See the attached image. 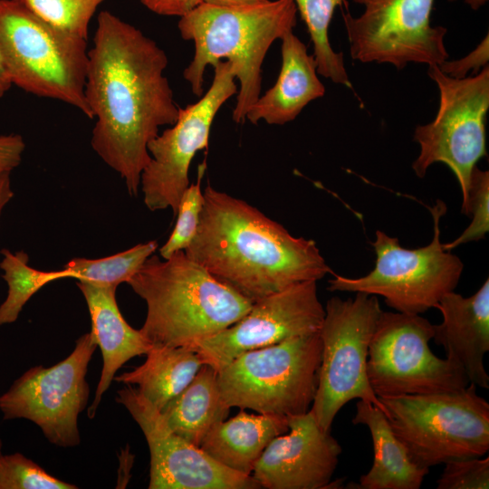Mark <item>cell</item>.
<instances>
[{
	"label": "cell",
	"instance_id": "22",
	"mask_svg": "<svg viewBox=\"0 0 489 489\" xmlns=\"http://www.w3.org/2000/svg\"><path fill=\"white\" fill-rule=\"evenodd\" d=\"M354 425L368 427L373 443L374 460L368 473L361 475L356 488L418 489L429 469L417 465L392 431L384 412L371 402L360 399L356 404Z\"/></svg>",
	"mask_w": 489,
	"mask_h": 489
},
{
	"label": "cell",
	"instance_id": "40",
	"mask_svg": "<svg viewBox=\"0 0 489 489\" xmlns=\"http://www.w3.org/2000/svg\"><path fill=\"white\" fill-rule=\"evenodd\" d=\"M2 449H3V442H2V440L0 438V457L3 455Z\"/></svg>",
	"mask_w": 489,
	"mask_h": 489
},
{
	"label": "cell",
	"instance_id": "7",
	"mask_svg": "<svg viewBox=\"0 0 489 489\" xmlns=\"http://www.w3.org/2000/svg\"><path fill=\"white\" fill-rule=\"evenodd\" d=\"M430 211L434 232L427 245L404 248L397 237L377 230L376 239L371 243L376 254L373 270L358 278L332 272L328 290L382 296L388 306L408 314H420L436 308L445 294L455 291L464 264L440 242L439 223L446 212V204L438 200Z\"/></svg>",
	"mask_w": 489,
	"mask_h": 489
},
{
	"label": "cell",
	"instance_id": "39",
	"mask_svg": "<svg viewBox=\"0 0 489 489\" xmlns=\"http://www.w3.org/2000/svg\"><path fill=\"white\" fill-rule=\"evenodd\" d=\"M450 2L456 0H448ZM466 5H468L473 10H478L480 7L484 5L488 0H464Z\"/></svg>",
	"mask_w": 489,
	"mask_h": 489
},
{
	"label": "cell",
	"instance_id": "1",
	"mask_svg": "<svg viewBox=\"0 0 489 489\" xmlns=\"http://www.w3.org/2000/svg\"><path fill=\"white\" fill-rule=\"evenodd\" d=\"M88 57L84 92L97 119L91 145L121 177L129 194L138 196L150 160L148 144L178 116L164 74L168 56L139 29L102 11Z\"/></svg>",
	"mask_w": 489,
	"mask_h": 489
},
{
	"label": "cell",
	"instance_id": "26",
	"mask_svg": "<svg viewBox=\"0 0 489 489\" xmlns=\"http://www.w3.org/2000/svg\"><path fill=\"white\" fill-rule=\"evenodd\" d=\"M345 0H294L313 43L317 72L334 83L351 88L342 53L333 51L329 41V25L337 6Z\"/></svg>",
	"mask_w": 489,
	"mask_h": 489
},
{
	"label": "cell",
	"instance_id": "25",
	"mask_svg": "<svg viewBox=\"0 0 489 489\" xmlns=\"http://www.w3.org/2000/svg\"><path fill=\"white\" fill-rule=\"evenodd\" d=\"M0 269L8 286L7 296L0 304V326L14 322L24 306L42 287L64 279L62 270L41 271L31 267L24 251L1 250Z\"/></svg>",
	"mask_w": 489,
	"mask_h": 489
},
{
	"label": "cell",
	"instance_id": "12",
	"mask_svg": "<svg viewBox=\"0 0 489 489\" xmlns=\"http://www.w3.org/2000/svg\"><path fill=\"white\" fill-rule=\"evenodd\" d=\"M97 346L91 331L77 339L64 360L51 367L38 365L26 370L0 396L3 418L34 423L53 445L78 446V417L90 395L86 374Z\"/></svg>",
	"mask_w": 489,
	"mask_h": 489
},
{
	"label": "cell",
	"instance_id": "11",
	"mask_svg": "<svg viewBox=\"0 0 489 489\" xmlns=\"http://www.w3.org/2000/svg\"><path fill=\"white\" fill-rule=\"evenodd\" d=\"M433 324L420 314L381 311L369 346L367 376L378 398L465 388L464 369L429 347Z\"/></svg>",
	"mask_w": 489,
	"mask_h": 489
},
{
	"label": "cell",
	"instance_id": "28",
	"mask_svg": "<svg viewBox=\"0 0 489 489\" xmlns=\"http://www.w3.org/2000/svg\"><path fill=\"white\" fill-rule=\"evenodd\" d=\"M51 25L88 39V27L103 0H21Z\"/></svg>",
	"mask_w": 489,
	"mask_h": 489
},
{
	"label": "cell",
	"instance_id": "29",
	"mask_svg": "<svg viewBox=\"0 0 489 489\" xmlns=\"http://www.w3.org/2000/svg\"><path fill=\"white\" fill-rule=\"evenodd\" d=\"M206 168L205 162L198 166L196 183L189 184L181 196L176 225L167 240L159 248L161 258L166 259L178 251H184L194 239L204 206V193L201 191V179Z\"/></svg>",
	"mask_w": 489,
	"mask_h": 489
},
{
	"label": "cell",
	"instance_id": "18",
	"mask_svg": "<svg viewBox=\"0 0 489 489\" xmlns=\"http://www.w3.org/2000/svg\"><path fill=\"white\" fill-rule=\"evenodd\" d=\"M436 309L443 321L433 324L432 340L446 351V358L461 367L470 382L489 388L484 363L489 350V280L471 296L455 291L445 294Z\"/></svg>",
	"mask_w": 489,
	"mask_h": 489
},
{
	"label": "cell",
	"instance_id": "16",
	"mask_svg": "<svg viewBox=\"0 0 489 489\" xmlns=\"http://www.w3.org/2000/svg\"><path fill=\"white\" fill-rule=\"evenodd\" d=\"M139 426L150 453L149 489H258L252 475L228 469L172 431L157 409L134 386L117 391Z\"/></svg>",
	"mask_w": 489,
	"mask_h": 489
},
{
	"label": "cell",
	"instance_id": "24",
	"mask_svg": "<svg viewBox=\"0 0 489 489\" xmlns=\"http://www.w3.org/2000/svg\"><path fill=\"white\" fill-rule=\"evenodd\" d=\"M143 364L114 379L137 389L159 411L193 379L204 364L187 347L152 345Z\"/></svg>",
	"mask_w": 489,
	"mask_h": 489
},
{
	"label": "cell",
	"instance_id": "30",
	"mask_svg": "<svg viewBox=\"0 0 489 489\" xmlns=\"http://www.w3.org/2000/svg\"><path fill=\"white\" fill-rule=\"evenodd\" d=\"M21 453L0 457V489H77Z\"/></svg>",
	"mask_w": 489,
	"mask_h": 489
},
{
	"label": "cell",
	"instance_id": "21",
	"mask_svg": "<svg viewBox=\"0 0 489 489\" xmlns=\"http://www.w3.org/2000/svg\"><path fill=\"white\" fill-rule=\"evenodd\" d=\"M289 430L287 417L248 414L244 409L215 425L199 447L221 465L252 475L261 455L276 436Z\"/></svg>",
	"mask_w": 489,
	"mask_h": 489
},
{
	"label": "cell",
	"instance_id": "33",
	"mask_svg": "<svg viewBox=\"0 0 489 489\" xmlns=\"http://www.w3.org/2000/svg\"><path fill=\"white\" fill-rule=\"evenodd\" d=\"M488 58L489 38L487 34L475 49L464 58L456 61L446 60L437 66L446 75L455 79H463L469 72L473 71L474 73H478L480 68L487 66Z\"/></svg>",
	"mask_w": 489,
	"mask_h": 489
},
{
	"label": "cell",
	"instance_id": "37",
	"mask_svg": "<svg viewBox=\"0 0 489 489\" xmlns=\"http://www.w3.org/2000/svg\"><path fill=\"white\" fill-rule=\"evenodd\" d=\"M265 1L267 0H202V3H207L210 5L220 6H240L255 5Z\"/></svg>",
	"mask_w": 489,
	"mask_h": 489
},
{
	"label": "cell",
	"instance_id": "27",
	"mask_svg": "<svg viewBox=\"0 0 489 489\" xmlns=\"http://www.w3.org/2000/svg\"><path fill=\"white\" fill-rule=\"evenodd\" d=\"M158 247L153 240L102 258H73L62 267L63 277L118 287L128 283Z\"/></svg>",
	"mask_w": 489,
	"mask_h": 489
},
{
	"label": "cell",
	"instance_id": "14",
	"mask_svg": "<svg viewBox=\"0 0 489 489\" xmlns=\"http://www.w3.org/2000/svg\"><path fill=\"white\" fill-rule=\"evenodd\" d=\"M434 1L353 0L364 7L357 17L345 2L343 20L351 58L363 63H389L398 70L409 62L430 66L446 61L447 30L430 23Z\"/></svg>",
	"mask_w": 489,
	"mask_h": 489
},
{
	"label": "cell",
	"instance_id": "4",
	"mask_svg": "<svg viewBox=\"0 0 489 489\" xmlns=\"http://www.w3.org/2000/svg\"><path fill=\"white\" fill-rule=\"evenodd\" d=\"M147 304L139 329L152 345L187 347L241 319L253 302L178 251L149 256L127 283Z\"/></svg>",
	"mask_w": 489,
	"mask_h": 489
},
{
	"label": "cell",
	"instance_id": "10",
	"mask_svg": "<svg viewBox=\"0 0 489 489\" xmlns=\"http://www.w3.org/2000/svg\"><path fill=\"white\" fill-rule=\"evenodd\" d=\"M427 73L438 87L439 107L433 121L415 129L413 138L419 154L412 168L423 177L434 163L446 165L459 183L465 214L472 171L486 156L489 68L463 79L446 75L437 65L428 66Z\"/></svg>",
	"mask_w": 489,
	"mask_h": 489
},
{
	"label": "cell",
	"instance_id": "31",
	"mask_svg": "<svg viewBox=\"0 0 489 489\" xmlns=\"http://www.w3.org/2000/svg\"><path fill=\"white\" fill-rule=\"evenodd\" d=\"M465 215H472L470 225L456 239L443 244L446 250L451 251L461 244L479 241L484 238L489 231V172L476 166L470 177Z\"/></svg>",
	"mask_w": 489,
	"mask_h": 489
},
{
	"label": "cell",
	"instance_id": "13",
	"mask_svg": "<svg viewBox=\"0 0 489 489\" xmlns=\"http://www.w3.org/2000/svg\"><path fill=\"white\" fill-rule=\"evenodd\" d=\"M204 94L186 108L148 144L150 160L140 177L145 206L150 211L170 208L176 217L182 194L189 186L188 171L197 151L207 149L213 120L223 104L237 93L233 65L219 61Z\"/></svg>",
	"mask_w": 489,
	"mask_h": 489
},
{
	"label": "cell",
	"instance_id": "3",
	"mask_svg": "<svg viewBox=\"0 0 489 489\" xmlns=\"http://www.w3.org/2000/svg\"><path fill=\"white\" fill-rule=\"evenodd\" d=\"M297 12L294 0H267L240 6L201 3L179 17L181 37L195 44L193 59L183 72L192 92L200 97L206 66L225 59L239 81L232 118L244 123L260 97L266 53L275 40L292 31Z\"/></svg>",
	"mask_w": 489,
	"mask_h": 489
},
{
	"label": "cell",
	"instance_id": "6",
	"mask_svg": "<svg viewBox=\"0 0 489 489\" xmlns=\"http://www.w3.org/2000/svg\"><path fill=\"white\" fill-rule=\"evenodd\" d=\"M470 382L442 393L379 398L389 426L421 467L480 457L489 450V403Z\"/></svg>",
	"mask_w": 489,
	"mask_h": 489
},
{
	"label": "cell",
	"instance_id": "15",
	"mask_svg": "<svg viewBox=\"0 0 489 489\" xmlns=\"http://www.w3.org/2000/svg\"><path fill=\"white\" fill-rule=\"evenodd\" d=\"M324 314L317 282H302L254 302L237 321L187 348L219 371L244 352L319 332Z\"/></svg>",
	"mask_w": 489,
	"mask_h": 489
},
{
	"label": "cell",
	"instance_id": "17",
	"mask_svg": "<svg viewBox=\"0 0 489 489\" xmlns=\"http://www.w3.org/2000/svg\"><path fill=\"white\" fill-rule=\"evenodd\" d=\"M289 430L274 437L252 476L261 488L323 489L331 481L341 446L312 412L287 417Z\"/></svg>",
	"mask_w": 489,
	"mask_h": 489
},
{
	"label": "cell",
	"instance_id": "9",
	"mask_svg": "<svg viewBox=\"0 0 489 489\" xmlns=\"http://www.w3.org/2000/svg\"><path fill=\"white\" fill-rule=\"evenodd\" d=\"M324 310L318 384L310 410L320 427L331 432L340 409L355 398L371 402L385 414L367 376L369 346L382 310L376 295L364 292L346 300L331 297Z\"/></svg>",
	"mask_w": 489,
	"mask_h": 489
},
{
	"label": "cell",
	"instance_id": "35",
	"mask_svg": "<svg viewBox=\"0 0 489 489\" xmlns=\"http://www.w3.org/2000/svg\"><path fill=\"white\" fill-rule=\"evenodd\" d=\"M150 11L160 15L181 17L202 3V0H140Z\"/></svg>",
	"mask_w": 489,
	"mask_h": 489
},
{
	"label": "cell",
	"instance_id": "36",
	"mask_svg": "<svg viewBox=\"0 0 489 489\" xmlns=\"http://www.w3.org/2000/svg\"><path fill=\"white\" fill-rule=\"evenodd\" d=\"M10 173L11 172L0 171V216L4 207L14 197V191L11 187Z\"/></svg>",
	"mask_w": 489,
	"mask_h": 489
},
{
	"label": "cell",
	"instance_id": "38",
	"mask_svg": "<svg viewBox=\"0 0 489 489\" xmlns=\"http://www.w3.org/2000/svg\"><path fill=\"white\" fill-rule=\"evenodd\" d=\"M12 85L10 76L0 54V99L9 91Z\"/></svg>",
	"mask_w": 489,
	"mask_h": 489
},
{
	"label": "cell",
	"instance_id": "20",
	"mask_svg": "<svg viewBox=\"0 0 489 489\" xmlns=\"http://www.w3.org/2000/svg\"><path fill=\"white\" fill-rule=\"evenodd\" d=\"M281 40L282 66L277 81L248 110L246 120L251 123L264 120L270 125H283L325 93L314 57L308 53L306 45L292 31Z\"/></svg>",
	"mask_w": 489,
	"mask_h": 489
},
{
	"label": "cell",
	"instance_id": "5",
	"mask_svg": "<svg viewBox=\"0 0 489 489\" xmlns=\"http://www.w3.org/2000/svg\"><path fill=\"white\" fill-rule=\"evenodd\" d=\"M0 54L13 85L93 119L84 92L86 39L51 25L21 0H0Z\"/></svg>",
	"mask_w": 489,
	"mask_h": 489
},
{
	"label": "cell",
	"instance_id": "34",
	"mask_svg": "<svg viewBox=\"0 0 489 489\" xmlns=\"http://www.w3.org/2000/svg\"><path fill=\"white\" fill-rule=\"evenodd\" d=\"M24 149L25 143L21 135L0 136V171L12 172L18 167Z\"/></svg>",
	"mask_w": 489,
	"mask_h": 489
},
{
	"label": "cell",
	"instance_id": "32",
	"mask_svg": "<svg viewBox=\"0 0 489 489\" xmlns=\"http://www.w3.org/2000/svg\"><path fill=\"white\" fill-rule=\"evenodd\" d=\"M437 489H488L489 457L450 460L436 481Z\"/></svg>",
	"mask_w": 489,
	"mask_h": 489
},
{
	"label": "cell",
	"instance_id": "19",
	"mask_svg": "<svg viewBox=\"0 0 489 489\" xmlns=\"http://www.w3.org/2000/svg\"><path fill=\"white\" fill-rule=\"evenodd\" d=\"M91 316V331L102 354V369L94 398L88 408V417L93 418L103 394L116 372L130 359L146 355L152 344L139 330L133 329L123 318L116 301L115 286L77 281Z\"/></svg>",
	"mask_w": 489,
	"mask_h": 489
},
{
	"label": "cell",
	"instance_id": "23",
	"mask_svg": "<svg viewBox=\"0 0 489 489\" xmlns=\"http://www.w3.org/2000/svg\"><path fill=\"white\" fill-rule=\"evenodd\" d=\"M229 410L220 392L217 371L203 364L190 383L160 414L172 431L199 447L208 431L226 419Z\"/></svg>",
	"mask_w": 489,
	"mask_h": 489
},
{
	"label": "cell",
	"instance_id": "2",
	"mask_svg": "<svg viewBox=\"0 0 489 489\" xmlns=\"http://www.w3.org/2000/svg\"><path fill=\"white\" fill-rule=\"evenodd\" d=\"M197 234L185 254L253 302L332 273L315 242L292 235L256 207L209 182Z\"/></svg>",
	"mask_w": 489,
	"mask_h": 489
},
{
	"label": "cell",
	"instance_id": "8",
	"mask_svg": "<svg viewBox=\"0 0 489 489\" xmlns=\"http://www.w3.org/2000/svg\"><path fill=\"white\" fill-rule=\"evenodd\" d=\"M321 359L319 332L243 353L217 371L225 404L283 417L308 412Z\"/></svg>",
	"mask_w": 489,
	"mask_h": 489
}]
</instances>
